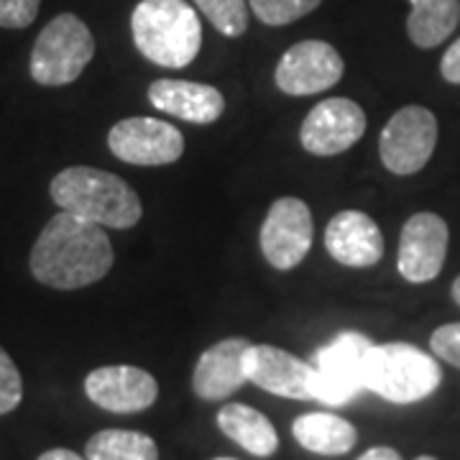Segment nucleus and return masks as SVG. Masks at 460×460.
<instances>
[{"label": "nucleus", "instance_id": "obj_4", "mask_svg": "<svg viewBox=\"0 0 460 460\" xmlns=\"http://www.w3.org/2000/svg\"><path fill=\"white\" fill-rule=\"evenodd\" d=\"M443 381L438 361L410 343L374 345L368 368H366V389L384 396L394 404H414L428 399Z\"/></svg>", "mask_w": 460, "mask_h": 460}, {"label": "nucleus", "instance_id": "obj_13", "mask_svg": "<svg viewBox=\"0 0 460 460\" xmlns=\"http://www.w3.org/2000/svg\"><path fill=\"white\" fill-rule=\"evenodd\" d=\"M84 394L100 410L133 414L156 402L159 384L148 371L136 366H100L84 378Z\"/></svg>", "mask_w": 460, "mask_h": 460}, {"label": "nucleus", "instance_id": "obj_28", "mask_svg": "<svg viewBox=\"0 0 460 460\" xmlns=\"http://www.w3.org/2000/svg\"><path fill=\"white\" fill-rule=\"evenodd\" d=\"M358 460H402V456L396 453L394 447H386V445H378V447H371L366 450Z\"/></svg>", "mask_w": 460, "mask_h": 460}, {"label": "nucleus", "instance_id": "obj_7", "mask_svg": "<svg viewBox=\"0 0 460 460\" xmlns=\"http://www.w3.org/2000/svg\"><path fill=\"white\" fill-rule=\"evenodd\" d=\"M438 144V118L422 105H407L392 115L378 138L381 164L392 174L410 177L425 169Z\"/></svg>", "mask_w": 460, "mask_h": 460}, {"label": "nucleus", "instance_id": "obj_8", "mask_svg": "<svg viewBox=\"0 0 460 460\" xmlns=\"http://www.w3.org/2000/svg\"><path fill=\"white\" fill-rule=\"evenodd\" d=\"M108 146L120 162L133 166L174 164L184 154V136L159 118H123L108 133Z\"/></svg>", "mask_w": 460, "mask_h": 460}, {"label": "nucleus", "instance_id": "obj_16", "mask_svg": "<svg viewBox=\"0 0 460 460\" xmlns=\"http://www.w3.org/2000/svg\"><path fill=\"white\" fill-rule=\"evenodd\" d=\"M325 248L338 263L366 269L381 261L384 235L371 215L361 210H343L325 228Z\"/></svg>", "mask_w": 460, "mask_h": 460}, {"label": "nucleus", "instance_id": "obj_25", "mask_svg": "<svg viewBox=\"0 0 460 460\" xmlns=\"http://www.w3.org/2000/svg\"><path fill=\"white\" fill-rule=\"evenodd\" d=\"M41 0H0V29H26L39 16Z\"/></svg>", "mask_w": 460, "mask_h": 460}, {"label": "nucleus", "instance_id": "obj_9", "mask_svg": "<svg viewBox=\"0 0 460 460\" xmlns=\"http://www.w3.org/2000/svg\"><path fill=\"white\" fill-rule=\"evenodd\" d=\"M313 213L299 198H279L261 226V251L266 261L289 271L305 261L313 246Z\"/></svg>", "mask_w": 460, "mask_h": 460}, {"label": "nucleus", "instance_id": "obj_6", "mask_svg": "<svg viewBox=\"0 0 460 460\" xmlns=\"http://www.w3.org/2000/svg\"><path fill=\"white\" fill-rule=\"evenodd\" d=\"M374 343L361 332H341L317 350L313 361V399L343 407L366 389V368Z\"/></svg>", "mask_w": 460, "mask_h": 460}, {"label": "nucleus", "instance_id": "obj_14", "mask_svg": "<svg viewBox=\"0 0 460 460\" xmlns=\"http://www.w3.org/2000/svg\"><path fill=\"white\" fill-rule=\"evenodd\" d=\"M246 378L263 392L287 399H313V363H305L277 345H251Z\"/></svg>", "mask_w": 460, "mask_h": 460}, {"label": "nucleus", "instance_id": "obj_31", "mask_svg": "<svg viewBox=\"0 0 460 460\" xmlns=\"http://www.w3.org/2000/svg\"><path fill=\"white\" fill-rule=\"evenodd\" d=\"M414 460H438V458H432V456H420V458H414Z\"/></svg>", "mask_w": 460, "mask_h": 460}, {"label": "nucleus", "instance_id": "obj_27", "mask_svg": "<svg viewBox=\"0 0 460 460\" xmlns=\"http://www.w3.org/2000/svg\"><path fill=\"white\" fill-rule=\"evenodd\" d=\"M440 75H443L445 83L460 84V39L456 41V44H450V49L443 54Z\"/></svg>", "mask_w": 460, "mask_h": 460}, {"label": "nucleus", "instance_id": "obj_17", "mask_svg": "<svg viewBox=\"0 0 460 460\" xmlns=\"http://www.w3.org/2000/svg\"><path fill=\"white\" fill-rule=\"evenodd\" d=\"M148 102L190 123H215L226 111V98L213 84L187 80H156L148 87Z\"/></svg>", "mask_w": 460, "mask_h": 460}, {"label": "nucleus", "instance_id": "obj_21", "mask_svg": "<svg viewBox=\"0 0 460 460\" xmlns=\"http://www.w3.org/2000/svg\"><path fill=\"white\" fill-rule=\"evenodd\" d=\"M87 460H159V447L146 432L100 429L84 447Z\"/></svg>", "mask_w": 460, "mask_h": 460}, {"label": "nucleus", "instance_id": "obj_30", "mask_svg": "<svg viewBox=\"0 0 460 460\" xmlns=\"http://www.w3.org/2000/svg\"><path fill=\"white\" fill-rule=\"evenodd\" d=\"M453 299H456V305L460 307V274H458V279L453 281Z\"/></svg>", "mask_w": 460, "mask_h": 460}, {"label": "nucleus", "instance_id": "obj_5", "mask_svg": "<svg viewBox=\"0 0 460 460\" xmlns=\"http://www.w3.org/2000/svg\"><path fill=\"white\" fill-rule=\"evenodd\" d=\"M95 57V39L75 13L51 18L31 51V77L44 87L75 83Z\"/></svg>", "mask_w": 460, "mask_h": 460}, {"label": "nucleus", "instance_id": "obj_18", "mask_svg": "<svg viewBox=\"0 0 460 460\" xmlns=\"http://www.w3.org/2000/svg\"><path fill=\"white\" fill-rule=\"evenodd\" d=\"M292 435L305 450L317 453V456H345L358 443L356 428L343 417L328 414V411H310V414L296 417Z\"/></svg>", "mask_w": 460, "mask_h": 460}, {"label": "nucleus", "instance_id": "obj_32", "mask_svg": "<svg viewBox=\"0 0 460 460\" xmlns=\"http://www.w3.org/2000/svg\"><path fill=\"white\" fill-rule=\"evenodd\" d=\"M215 460H235V458H215Z\"/></svg>", "mask_w": 460, "mask_h": 460}, {"label": "nucleus", "instance_id": "obj_19", "mask_svg": "<svg viewBox=\"0 0 460 460\" xmlns=\"http://www.w3.org/2000/svg\"><path fill=\"white\" fill-rule=\"evenodd\" d=\"M217 428L228 435L233 443H238L251 456L269 458L279 447V435L274 425L263 417L261 411L248 404H226L217 414Z\"/></svg>", "mask_w": 460, "mask_h": 460}, {"label": "nucleus", "instance_id": "obj_15", "mask_svg": "<svg viewBox=\"0 0 460 460\" xmlns=\"http://www.w3.org/2000/svg\"><path fill=\"white\" fill-rule=\"evenodd\" d=\"M248 338H228L208 348L198 358L192 374V389L205 402H220L235 394L246 384Z\"/></svg>", "mask_w": 460, "mask_h": 460}, {"label": "nucleus", "instance_id": "obj_20", "mask_svg": "<svg viewBox=\"0 0 460 460\" xmlns=\"http://www.w3.org/2000/svg\"><path fill=\"white\" fill-rule=\"evenodd\" d=\"M407 33L420 49L440 47L460 21V0H410Z\"/></svg>", "mask_w": 460, "mask_h": 460}, {"label": "nucleus", "instance_id": "obj_23", "mask_svg": "<svg viewBox=\"0 0 460 460\" xmlns=\"http://www.w3.org/2000/svg\"><path fill=\"white\" fill-rule=\"evenodd\" d=\"M251 11L266 26H287L313 13L323 0H248Z\"/></svg>", "mask_w": 460, "mask_h": 460}, {"label": "nucleus", "instance_id": "obj_29", "mask_svg": "<svg viewBox=\"0 0 460 460\" xmlns=\"http://www.w3.org/2000/svg\"><path fill=\"white\" fill-rule=\"evenodd\" d=\"M39 460H87L80 458L77 453L66 450V447H54V450H47L44 456H39Z\"/></svg>", "mask_w": 460, "mask_h": 460}, {"label": "nucleus", "instance_id": "obj_2", "mask_svg": "<svg viewBox=\"0 0 460 460\" xmlns=\"http://www.w3.org/2000/svg\"><path fill=\"white\" fill-rule=\"evenodd\" d=\"M51 199L59 210L102 228H133L141 215V198L113 172L95 166H69L51 180Z\"/></svg>", "mask_w": 460, "mask_h": 460}, {"label": "nucleus", "instance_id": "obj_10", "mask_svg": "<svg viewBox=\"0 0 460 460\" xmlns=\"http://www.w3.org/2000/svg\"><path fill=\"white\" fill-rule=\"evenodd\" d=\"M345 65L343 57L328 41H299L281 54L274 80L284 95H314L341 83Z\"/></svg>", "mask_w": 460, "mask_h": 460}, {"label": "nucleus", "instance_id": "obj_22", "mask_svg": "<svg viewBox=\"0 0 460 460\" xmlns=\"http://www.w3.org/2000/svg\"><path fill=\"white\" fill-rule=\"evenodd\" d=\"M195 5L223 36H241L248 29L246 0H195Z\"/></svg>", "mask_w": 460, "mask_h": 460}, {"label": "nucleus", "instance_id": "obj_12", "mask_svg": "<svg viewBox=\"0 0 460 460\" xmlns=\"http://www.w3.org/2000/svg\"><path fill=\"white\" fill-rule=\"evenodd\" d=\"M447 243H450V230L440 215H411L399 235V256H396L399 274L411 284L438 279L447 256Z\"/></svg>", "mask_w": 460, "mask_h": 460}, {"label": "nucleus", "instance_id": "obj_26", "mask_svg": "<svg viewBox=\"0 0 460 460\" xmlns=\"http://www.w3.org/2000/svg\"><path fill=\"white\" fill-rule=\"evenodd\" d=\"M429 348L440 361L460 368V323H450L432 332Z\"/></svg>", "mask_w": 460, "mask_h": 460}, {"label": "nucleus", "instance_id": "obj_11", "mask_svg": "<svg viewBox=\"0 0 460 460\" xmlns=\"http://www.w3.org/2000/svg\"><path fill=\"white\" fill-rule=\"evenodd\" d=\"M366 133V113L348 98H328L307 113L299 141L314 156H335L361 141Z\"/></svg>", "mask_w": 460, "mask_h": 460}, {"label": "nucleus", "instance_id": "obj_24", "mask_svg": "<svg viewBox=\"0 0 460 460\" xmlns=\"http://www.w3.org/2000/svg\"><path fill=\"white\" fill-rule=\"evenodd\" d=\"M23 399V381L13 358L0 348V414H8Z\"/></svg>", "mask_w": 460, "mask_h": 460}, {"label": "nucleus", "instance_id": "obj_3", "mask_svg": "<svg viewBox=\"0 0 460 460\" xmlns=\"http://www.w3.org/2000/svg\"><path fill=\"white\" fill-rule=\"evenodd\" d=\"M131 31L136 49L166 69L192 65L202 47L198 11L184 0H141L133 8Z\"/></svg>", "mask_w": 460, "mask_h": 460}, {"label": "nucleus", "instance_id": "obj_1", "mask_svg": "<svg viewBox=\"0 0 460 460\" xmlns=\"http://www.w3.org/2000/svg\"><path fill=\"white\" fill-rule=\"evenodd\" d=\"M113 259V246L102 226L62 210L39 233L29 266L33 279L51 289H83L102 279Z\"/></svg>", "mask_w": 460, "mask_h": 460}]
</instances>
